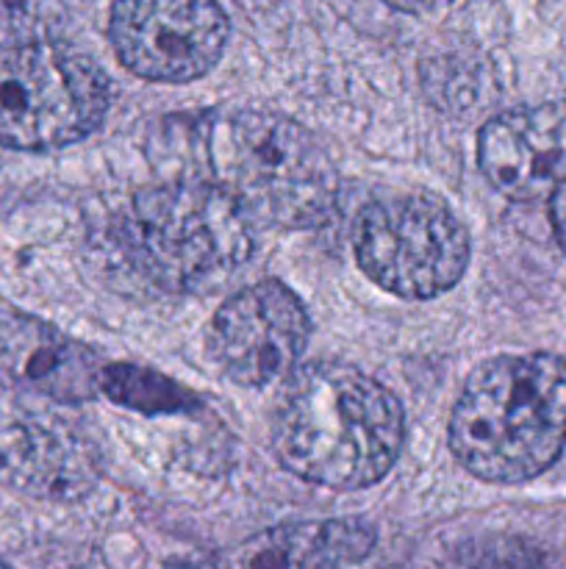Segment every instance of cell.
I'll use <instances>...</instances> for the list:
<instances>
[{"mask_svg":"<svg viewBox=\"0 0 566 569\" xmlns=\"http://www.w3.org/2000/svg\"><path fill=\"white\" fill-rule=\"evenodd\" d=\"M403 439L400 400L358 367L338 361L294 372L272 417L277 461L303 481L342 492L383 481Z\"/></svg>","mask_w":566,"mask_h":569,"instance_id":"cell-1","label":"cell"},{"mask_svg":"<svg viewBox=\"0 0 566 569\" xmlns=\"http://www.w3.org/2000/svg\"><path fill=\"white\" fill-rule=\"evenodd\" d=\"M449 450L488 483H525L566 456V361L494 356L475 367L449 417Z\"/></svg>","mask_w":566,"mask_h":569,"instance_id":"cell-2","label":"cell"},{"mask_svg":"<svg viewBox=\"0 0 566 569\" xmlns=\"http://www.w3.org/2000/svg\"><path fill=\"white\" fill-rule=\"evenodd\" d=\"M205 161L216 187L264 226L309 231L336 211V164L286 114L236 109L214 117L205 128Z\"/></svg>","mask_w":566,"mask_h":569,"instance_id":"cell-3","label":"cell"},{"mask_svg":"<svg viewBox=\"0 0 566 569\" xmlns=\"http://www.w3.org/2000/svg\"><path fill=\"white\" fill-rule=\"evenodd\" d=\"M122 244L153 287L205 295L244 267L253 231L242 206L214 181H175L133 198Z\"/></svg>","mask_w":566,"mask_h":569,"instance_id":"cell-4","label":"cell"},{"mask_svg":"<svg viewBox=\"0 0 566 569\" xmlns=\"http://www.w3.org/2000/svg\"><path fill=\"white\" fill-rule=\"evenodd\" d=\"M109 111V78L81 50L48 39L0 48V144L59 150L87 139Z\"/></svg>","mask_w":566,"mask_h":569,"instance_id":"cell-5","label":"cell"},{"mask_svg":"<svg viewBox=\"0 0 566 569\" xmlns=\"http://www.w3.org/2000/svg\"><path fill=\"white\" fill-rule=\"evenodd\" d=\"M353 248L370 281L403 300L449 292L469 264V233L431 194H386L361 209Z\"/></svg>","mask_w":566,"mask_h":569,"instance_id":"cell-6","label":"cell"},{"mask_svg":"<svg viewBox=\"0 0 566 569\" xmlns=\"http://www.w3.org/2000/svg\"><path fill=\"white\" fill-rule=\"evenodd\" d=\"M228 31L216 0H117L109 17L117 59L155 83H189L214 70Z\"/></svg>","mask_w":566,"mask_h":569,"instance_id":"cell-7","label":"cell"},{"mask_svg":"<svg viewBox=\"0 0 566 569\" xmlns=\"http://www.w3.org/2000/svg\"><path fill=\"white\" fill-rule=\"evenodd\" d=\"M311 320L286 283L266 278L222 303L211 322V356L239 387H270L297 367Z\"/></svg>","mask_w":566,"mask_h":569,"instance_id":"cell-8","label":"cell"},{"mask_svg":"<svg viewBox=\"0 0 566 569\" xmlns=\"http://www.w3.org/2000/svg\"><path fill=\"white\" fill-rule=\"evenodd\" d=\"M98 481L92 445L61 411L0 387V483L39 500H78Z\"/></svg>","mask_w":566,"mask_h":569,"instance_id":"cell-9","label":"cell"},{"mask_svg":"<svg viewBox=\"0 0 566 569\" xmlns=\"http://www.w3.org/2000/svg\"><path fill=\"white\" fill-rule=\"evenodd\" d=\"M477 164L505 198H553L566 183V100L492 117L477 137Z\"/></svg>","mask_w":566,"mask_h":569,"instance_id":"cell-10","label":"cell"},{"mask_svg":"<svg viewBox=\"0 0 566 569\" xmlns=\"http://www.w3.org/2000/svg\"><path fill=\"white\" fill-rule=\"evenodd\" d=\"M103 361L50 322L22 311H0V383L59 406L100 395Z\"/></svg>","mask_w":566,"mask_h":569,"instance_id":"cell-11","label":"cell"},{"mask_svg":"<svg viewBox=\"0 0 566 569\" xmlns=\"http://www.w3.org/2000/svg\"><path fill=\"white\" fill-rule=\"evenodd\" d=\"M375 548V531L355 520L277 526L192 569H347Z\"/></svg>","mask_w":566,"mask_h":569,"instance_id":"cell-12","label":"cell"},{"mask_svg":"<svg viewBox=\"0 0 566 569\" xmlns=\"http://www.w3.org/2000/svg\"><path fill=\"white\" fill-rule=\"evenodd\" d=\"M100 392L114 403L142 415H178L192 411L198 398L155 370L137 365H105Z\"/></svg>","mask_w":566,"mask_h":569,"instance_id":"cell-13","label":"cell"},{"mask_svg":"<svg viewBox=\"0 0 566 569\" xmlns=\"http://www.w3.org/2000/svg\"><path fill=\"white\" fill-rule=\"evenodd\" d=\"M549 211H553V228L555 237H558V244L566 253V183L553 192V203H549Z\"/></svg>","mask_w":566,"mask_h":569,"instance_id":"cell-14","label":"cell"},{"mask_svg":"<svg viewBox=\"0 0 566 569\" xmlns=\"http://www.w3.org/2000/svg\"><path fill=\"white\" fill-rule=\"evenodd\" d=\"M383 3L397 11H405V14H433V11L444 9L453 0H383Z\"/></svg>","mask_w":566,"mask_h":569,"instance_id":"cell-15","label":"cell"},{"mask_svg":"<svg viewBox=\"0 0 566 569\" xmlns=\"http://www.w3.org/2000/svg\"><path fill=\"white\" fill-rule=\"evenodd\" d=\"M0 569H11L9 565H6V561H0Z\"/></svg>","mask_w":566,"mask_h":569,"instance_id":"cell-16","label":"cell"}]
</instances>
